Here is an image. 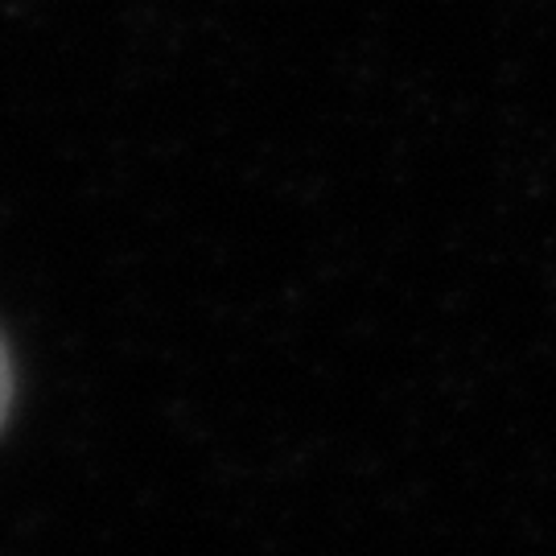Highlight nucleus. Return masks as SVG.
<instances>
[{
  "label": "nucleus",
  "mask_w": 556,
  "mask_h": 556,
  "mask_svg": "<svg viewBox=\"0 0 556 556\" xmlns=\"http://www.w3.org/2000/svg\"><path fill=\"white\" fill-rule=\"evenodd\" d=\"M9 400H13V371H9V355L0 346V425L9 417Z\"/></svg>",
  "instance_id": "f257e3e1"
}]
</instances>
